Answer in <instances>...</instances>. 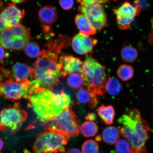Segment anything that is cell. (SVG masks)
I'll return each mask as SVG.
<instances>
[{
  "label": "cell",
  "mask_w": 153,
  "mask_h": 153,
  "mask_svg": "<svg viewBox=\"0 0 153 153\" xmlns=\"http://www.w3.org/2000/svg\"><path fill=\"white\" fill-rule=\"evenodd\" d=\"M70 39L60 35L58 39L51 40L46 45V49L41 51L34 65L32 79L37 81L41 89H51L58 85L59 78L65 76L63 72V59L59 53L68 46Z\"/></svg>",
  "instance_id": "1"
},
{
  "label": "cell",
  "mask_w": 153,
  "mask_h": 153,
  "mask_svg": "<svg viewBox=\"0 0 153 153\" xmlns=\"http://www.w3.org/2000/svg\"><path fill=\"white\" fill-rule=\"evenodd\" d=\"M30 106L41 123L49 121L69 107L70 96L62 91L56 94L45 89L30 95Z\"/></svg>",
  "instance_id": "2"
},
{
  "label": "cell",
  "mask_w": 153,
  "mask_h": 153,
  "mask_svg": "<svg viewBox=\"0 0 153 153\" xmlns=\"http://www.w3.org/2000/svg\"><path fill=\"white\" fill-rule=\"evenodd\" d=\"M84 85L96 95H102L105 90V84L107 76L104 66L97 62L91 56H86L82 66Z\"/></svg>",
  "instance_id": "3"
},
{
  "label": "cell",
  "mask_w": 153,
  "mask_h": 153,
  "mask_svg": "<svg viewBox=\"0 0 153 153\" xmlns=\"http://www.w3.org/2000/svg\"><path fill=\"white\" fill-rule=\"evenodd\" d=\"M68 135L60 132L47 131L39 134L32 145L34 153H66Z\"/></svg>",
  "instance_id": "4"
},
{
  "label": "cell",
  "mask_w": 153,
  "mask_h": 153,
  "mask_svg": "<svg viewBox=\"0 0 153 153\" xmlns=\"http://www.w3.org/2000/svg\"><path fill=\"white\" fill-rule=\"evenodd\" d=\"M79 120L69 107L51 120L41 123L49 131H57L66 134L69 137H77L80 132Z\"/></svg>",
  "instance_id": "5"
},
{
  "label": "cell",
  "mask_w": 153,
  "mask_h": 153,
  "mask_svg": "<svg viewBox=\"0 0 153 153\" xmlns=\"http://www.w3.org/2000/svg\"><path fill=\"white\" fill-rule=\"evenodd\" d=\"M27 115L18 103L3 109L0 112V131L8 130L15 133L25 121Z\"/></svg>",
  "instance_id": "6"
},
{
  "label": "cell",
  "mask_w": 153,
  "mask_h": 153,
  "mask_svg": "<svg viewBox=\"0 0 153 153\" xmlns=\"http://www.w3.org/2000/svg\"><path fill=\"white\" fill-rule=\"evenodd\" d=\"M108 2V1H101L91 4L81 5L78 7V10L86 16L96 30H100L107 25L106 14L101 4Z\"/></svg>",
  "instance_id": "7"
},
{
  "label": "cell",
  "mask_w": 153,
  "mask_h": 153,
  "mask_svg": "<svg viewBox=\"0 0 153 153\" xmlns=\"http://www.w3.org/2000/svg\"><path fill=\"white\" fill-rule=\"evenodd\" d=\"M2 93L6 99L9 100L28 99L32 94L30 80L23 82H17L13 79L7 80L2 83Z\"/></svg>",
  "instance_id": "8"
},
{
  "label": "cell",
  "mask_w": 153,
  "mask_h": 153,
  "mask_svg": "<svg viewBox=\"0 0 153 153\" xmlns=\"http://www.w3.org/2000/svg\"><path fill=\"white\" fill-rule=\"evenodd\" d=\"M142 7L139 4H134L133 7L128 2H125L119 8L114 10L116 15L117 22L120 29L126 30L131 27V23L140 12Z\"/></svg>",
  "instance_id": "9"
},
{
  "label": "cell",
  "mask_w": 153,
  "mask_h": 153,
  "mask_svg": "<svg viewBox=\"0 0 153 153\" xmlns=\"http://www.w3.org/2000/svg\"><path fill=\"white\" fill-rule=\"evenodd\" d=\"M29 40L15 35L10 28L0 33V46L7 49L20 50L25 47Z\"/></svg>",
  "instance_id": "10"
},
{
  "label": "cell",
  "mask_w": 153,
  "mask_h": 153,
  "mask_svg": "<svg viewBox=\"0 0 153 153\" xmlns=\"http://www.w3.org/2000/svg\"><path fill=\"white\" fill-rule=\"evenodd\" d=\"M96 43V40L79 33L73 38L72 46L76 53L84 55L91 52Z\"/></svg>",
  "instance_id": "11"
},
{
  "label": "cell",
  "mask_w": 153,
  "mask_h": 153,
  "mask_svg": "<svg viewBox=\"0 0 153 153\" xmlns=\"http://www.w3.org/2000/svg\"><path fill=\"white\" fill-rule=\"evenodd\" d=\"M83 62L79 58L71 56H64L63 59V72L64 76L67 75H81Z\"/></svg>",
  "instance_id": "12"
},
{
  "label": "cell",
  "mask_w": 153,
  "mask_h": 153,
  "mask_svg": "<svg viewBox=\"0 0 153 153\" xmlns=\"http://www.w3.org/2000/svg\"><path fill=\"white\" fill-rule=\"evenodd\" d=\"M8 24L10 28L19 24L25 15L24 10H21L13 4H10L1 13Z\"/></svg>",
  "instance_id": "13"
},
{
  "label": "cell",
  "mask_w": 153,
  "mask_h": 153,
  "mask_svg": "<svg viewBox=\"0 0 153 153\" xmlns=\"http://www.w3.org/2000/svg\"><path fill=\"white\" fill-rule=\"evenodd\" d=\"M76 99L80 104L87 105L92 109L95 108L99 101L97 95L91 92L87 88H82L76 93Z\"/></svg>",
  "instance_id": "14"
},
{
  "label": "cell",
  "mask_w": 153,
  "mask_h": 153,
  "mask_svg": "<svg viewBox=\"0 0 153 153\" xmlns=\"http://www.w3.org/2000/svg\"><path fill=\"white\" fill-rule=\"evenodd\" d=\"M33 68L23 64L17 63L13 66L11 72L15 81L23 82L29 79L33 74Z\"/></svg>",
  "instance_id": "15"
},
{
  "label": "cell",
  "mask_w": 153,
  "mask_h": 153,
  "mask_svg": "<svg viewBox=\"0 0 153 153\" xmlns=\"http://www.w3.org/2000/svg\"><path fill=\"white\" fill-rule=\"evenodd\" d=\"M39 20L45 25H51L56 22L57 14L56 9L51 6L46 5L42 7L38 13Z\"/></svg>",
  "instance_id": "16"
},
{
  "label": "cell",
  "mask_w": 153,
  "mask_h": 153,
  "mask_svg": "<svg viewBox=\"0 0 153 153\" xmlns=\"http://www.w3.org/2000/svg\"><path fill=\"white\" fill-rule=\"evenodd\" d=\"M75 22L76 26L79 30V33L89 37L96 33V30L91 25L88 20L84 15H76Z\"/></svg>",
  "instance_id": "17"
},
{
  "label": "cell",
  "mask_w": 153,
  "mask_h": 153,
  "mask_svg": "<svg viewBox=\"0 0 153 153\" xmlns=\"http://www.w3.org/2000/svg\"><path fill=\"white\" fill-rule=\"evenodd\" d=\"M97 114L102 121L107 125L113 123L115 116V111L112 105H101L97 108Z\"/></svg>",
  "instance_id": "18"
},
{
  "label": "cell",
  "mask_w": 153,
  "mask_h": 153,
  "mask_svg": "<svg viewBox=\"0 0 153 153\" xmlns=\"http://www.w3.org/2000/svg\"><path fill=\"white\" fill-rule=\"evenodd\" d=\"M120 133L119 129L114 126L107 127L102 133L103 140L107 144H116L120 138Z\"/></svg>",
  "instance_id": "19"
},
{
  "label": "cell",
  "mask_w": 153,
  "mask_h": 153,
  "mask_svg": "<svg viewBox=\"0 0 153 153\" xmlns=\"http://www.w3.org/2000/svg\"><path fill=\"white\" fill-rule=\"evenodd\" d=\"M105 90L108 94L116 95L121 92L122 87L118 80L108 75L105 84Z\"/></svg>",
  "instance_id": "20"
},
{
  "label": "cell",
  "mask_w": 153,
  "mask_h": 153,
  "mask_svg": "<svg viewBox=\"0 0 153 153\" xmlns=\"http://www.w3.org/2000/svg\"><path fill=\"white\" fill-rule=\"evenodd\" d=\"M98 131L97 124L92 121H86L82 124L80 128V132L86 137L94 136Z\"/></svg>",
  "instance_id": "21"
},
{
  "label": "cell",
  "mask_w": 153,
  "mask_h": 153,
  "mask_svg": "<svg viewBox=\"0 0 153 153\" xmlns=\"http://www.w3.org/2000/svg\"><path fill=\"white\" fill-rule=\"evenodd\" d=\"M134 71L132 67L126 64H122L117 72L118 77L123 82L129 81L133 77Z\"/></svg>",
  "instance_id": "22"
},
{
  "label": "cell",
  "mask_w": 153,
  "mask_h": 153,
  "mask_svg": "<svg viewBox=\"0 0 153 153\" xmlns=\"http://www.w3.org/2000/svg\"><path fill=\"white\" fill-rule=\"evenodd\" d=\"M121 55L122 60L124 62L132 63L136 60L138 56V53L135 48L126 46L122 49Z\"/></svg>",
  "instance_id": "23"
},
{
  "label": "cell",
  "mask_w": 153,
  "mask_h": 153,
  "mask_svg": "<svg viewBox=\"0 0 153 153\" xmlns=\"http://www.w3.org/2000/svg\"><path fill=\"white\" fill-rule=\"evenodd\" d=\"M117 153H133V149L131 144L127 139H120L115 144Z\"/></svg>",
  "instance_id": "24"
},
{
  "label": "cell",
  "mask_w": 153,
  "mask_h": 153,
  "mask_svg": "<svg viewBox=\"0 0 153 153\" xmlns=\"http://www.w3.org/2000/svg\"><path fill=\"white\" fill-rule=\"evenodd\" d=\"M82 153H99L98 143L92 139L85 141L82 145Z\"/></svg>",
  "instance_id": "25"
},
{
  "label": "cell",
  "mask_w": 153,
  "mask_h": 153,
  "mask_svg": "<svg viewBox=\"0 0 153 153\" xmlns=\"http://www.w3.org/2000/svg\"><path fill=\"white\" fill-rule=\"evenodd\" d=\"M25 52L27 56L31 58H36L39 56L41 51L39 45L36 42L28 43L25 47Z\"/></svg>",
  "instance_id": "26"
},
{
  "label": "cell",
  "mask_w": 153,
  "mask_h": 153,
  "mask_svg": "<svg viewBox=\"0 0 153 153\" xmlns=\"http://www.w3.org/2000/svg\"><path fill=\"white\" fill-rule=\"evenodd\" d=\"M67 83L69 87L74 89L80 88L84 85L83 78L79 75L69 76L67 78Z\"/></svg>",
  "instance_id": "27"
},
{
  "label": "cell",
  "mask_w": 153,
  "mask_h": 153,
  "mask_svg": "<svg viewBox=\"0 0 153 153\" xmlns=\"http://www.w3.org/2000/svg\"><path fill=\"white\" fill-rule=\"evenodd\" d=\"M15 35L18 37L30 39V31L27 28L20 24L10 28Z\"/></svg>",
  "instance_id": "28"
},
{
  "label": "cell",
  "mask_w": 153,
  "mask_h": 153,
  "mask_svg": "<svg viewBox=\"0 0 153 153\" xmlns=\"http://www.w3.org/2000/svg\"><path fill=\"white\" fill-rule=\"evenodd\" d=\"M59 2L61 7L65 10L71 9L74 4L73 1H60Z\"/></svg>",
  "instance_id": "29"
},
{
  "label": "cell",
  "mask_w": 153,
  "mask_h": 153,
  "mask_svg": "<svg viewBox=\"0 0 153 153\" xmlns=\"http://www.w3.org/2000/svg\"><path fill=\"white\" fill-rule=\"evenodd\" d=\"M10 28L6 21L0 13V33Z\"/></svg>",
  "instance_id": "30"
},
{
  "label": "cell",
  "mask_w": 153,
  "mask_h": 153,
  "mask_svg": "<svg viewBox=\"0 0 153 153\" xmlns=\"http://www.w3.org/2000/svg\"><path fill=\"white\" fill-rule=\"evenodd\" d=\"M97 117L96 114L93 113H91L89 114H87V115L85 117V119L89 121H93L96 119Z\"/></svg>",
  "instance_id": "31"
},
{
  "label": "cell",
  "mask_w": 153,
  "mask_h": 153,
  "mask_svg": "<svg viewBox=\"0 0 153 153\" xmlns=\"http://www.w3.org/2000/svg\"><path fill=\"white\" fill-rule=\"evenodd\" d=\"M6 56V53L3 47L0 46V62L3 61Z\"/></svg>",
  "instance_id": "32"
},
{
  "label": "cell",
  "mask_w": 153,
  "mask_h": 153,
  "mask_svg": "<svg viewBox=\"0 0 153 153\" xmlns=\"http://www.w3.org/2000/svg\"><path fill=\"white\" fill-rule=\"evenodd\" d=\"M66 153H82L79 149L75 148H71L67 151Z\"/></svg>",
  "instance_id": "33"
},
{
  "label": "cell",
  "mask_w": 153,
  "mask_h": 153,
  "mask_svg": "<svg viewBox=\"0 0 153 153\" xmlns=\"http://www.w3.org/2000/svg\"><path fill=\"white\" fill-rule=\"evenodd\" d=\"M11 2L13 4H16L20 3H23L25 1H22V0H14V1H11Z\"/></svg>",
  "instance_id": "34"
},
{
  "label": "cell",
  "mask_w": 153,
  "mask_h": 153,
  "mask_svg": "<svg viewBox=\"0 0 153 153\" xmlns=\"http://www.w3.org/2000/svg\"><path fill=\"white\" fill-rule=\"evenodd\" d=\"M4 145V143L3 140L0 137V151H1L3 149Z\"/></svg>",
  "instance_id": "35"
},
{
  "label": "cell",
  "mask_w": 153,
  "mask_h": 153,
  "mask_svg": "<svg viewBox=\"0 0 153 153\" xmlns=\"http://www.w3.org/2000/svg\"><path fill=\"white\" fill-rule=\"evenodd\" d=\"M24 153H34L33 152H30V151L28 150L27 149H25L23 150Z\"/></svg>",
  "instance_id": "36"
},
{
  "label": "cell",
  "mask_w": 153,
  "mask_h": 153,
  "mask_svg": "<svg viewBox=\"0 0 153 153\" xmlns=\"http://www.w3.org/2000/svg\"><path fill=\"white\" fill-rule=\"evenodd\" d=\"M2 83L0 82V97L2 95Z\"/></svg>",
  "instance_id": "37"
},
{
  "label": "cell",
  "mask_w": 153,
  "mask_h": 153,
  "mask_svg": "<svg viewBox=\"0 0 153 153\" xmlns=\"http://www.w3.org/2000/svg\"><path fill=\"white\" fill-rule=\"evenodd\" d=\"M2 4V2L1 1H0V7H1Z\"/></svg>",
  "instance_id": "38"
}]
</instances>
